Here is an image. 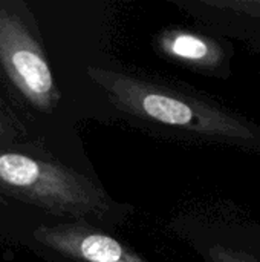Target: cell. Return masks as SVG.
Masks as SVG:
<instances>
[{
  "label": "cell",
  "instance_id": "obj_1",
  "mask_svg": "<svg viewBox=\"0 0 260 262\" xmlns=\"http://www.w3.org/2000/svg\"><path fill=\"white\" fill-rule=\"evenodd\" d=\"M87 75L118 111L135 118L211 138L242 143L256 140L250 124L211 103L179 95L159 84L110 69L87 68Z\"/></svg>",
  "mask_w": 260,
  "mask_h": 262
},
{
  "label": "cell",
  "instance_id": "obj_2",
  "mask_svg": "<svg viewBox=\"0 0 260 262\" xmlns=\"http://www.w3.org/2000/svg\"><path fill=\"white\" fill-rule=\"evenodd\" d=\"M0 189L61 216H103L112 210L107 195L86 177L58 163L17 152L0 150Z\"/></svg>",
  "mask_w": 260,
  "mask_h": 262
},
{
  "label": "cell",
  "instance_id": "obj_3",
  "mask_svg": "<svg viewBox=\"0 0 260 262\" xmlns=\"http://www.w3.org/2000/svg\"><path fill=\"white\" fill-rule=\"evenodd\" d=\"M0 64L34 107L54 109L60 94L43 49L25 23L8 11H0Z\"/></svg>",
  "mask_w": 260,
  "mask_h": 262
},
{
  "label": "cell",
  "instance_id": "obj_4",
  "mask_svg": "<svg viewBox=\"0 0 260 262\" xmlns=\"http://www.w3.org/2000/svg\"><path fill=\"white\" fill-rule=\"evenodd\" d=\"M34 238L44 247L80 262H149L115 238L84 224L40 226Z\"/></svg>",
  "mask_w": 260,
  "mask_h": 262
},
{
  "label": "cell",
  "instance_id": "obj_5",
  "mask_svg": "<svg viewBox=\"0 0 260 262\" xmlns=\"http://www.w3.org/2000/svg\"><path fill=\"white\" fill-rule=\"evenodd\" d=\"M159 48L175 60L210 68L222 60L221 48L198 34L187 31H169L159 37Z\"/></svg>",
  "mask_w": 260,
  "mask_h": 262
},
{
  "label": "cell",
  "instance_id": "obj_6",
  "mask_svg": "<svg viewBox=\"0 0 260 262\" xmlns=\"http://www.w3.org/2000/svg\"><path fill=\"white\" fill-rule=\"evenodd\" d=\"M208 258L211 262H260L250 253L225 246H213L208 250Z\"/></svg>",
  "mask_w": 260,
  "mask_h": 262
},
{
  "label": "cell",
  "instance_id": "obj_7",
  "mask_svg": "<svg viewBox=\"0 0 260 262\" xmlns=\"http://www.w3.org/2000/svg\"><path fill=\"white\" fill-rule=\"evenodd\" d=\"M5 132V127H3V121H2V118H0V135Z\"/></svg>",
  "mask_w": 260,
  "mask_h": 262
}]
</instances>
